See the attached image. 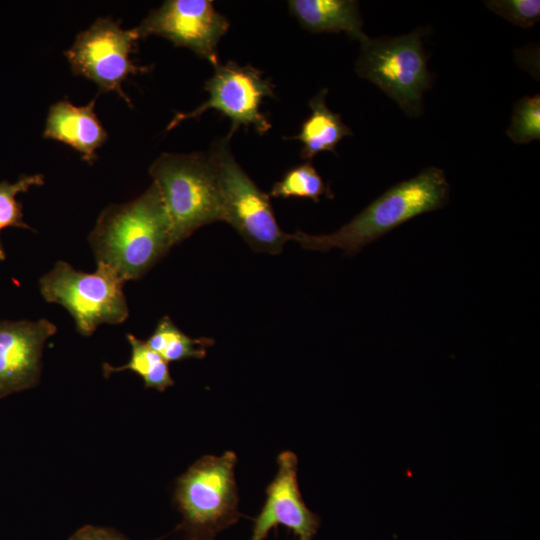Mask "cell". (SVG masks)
Masks as SVG:
<instances>
[{
  "label": "cell",
  "instance_id": "cell-1",
  "mask_svg": "<svg viewBox=\"0 0 540 540\" xmlns=\"http://www.w3.org/2000/svg\"><path fill=\"white\" fill-rule=\"evenodd\" d=\"M89 242L96 262L111 268L121 280L141 278L174 246L158 187L152 182L136 199L107 206Z\"/></svg>",
  "mask_w": 540,
  "mask_h": 540
},
{
  "label": "cell",
  "instance_id": "cell-2",
  "mask_svg": "<svg viewBox=\"0 0 540 540\" xmlns=\"http://www.w3.org/2000/svg\"><path fill=\"white\" fill-rule=\"evenodd\" d=\"M449 193L445 172L427 167L391 186L338 230L319 235L296 231L290 234V240L307 250L326 252L338 248L353 256L409 220L443 208Z\"/></svg>",
  "mask_w": 540,
  "mask_h": 540
},
{
  "label": "cell",
  "instance_id": "cell-3",
  "mask_svg": "<svg viewBox=\"0 0 540 540\" xmlns=\"http://www.w3.org/2000/svg\"><path fill=\"white\" fill-rule=\"evenodd\" d=\"M149 174L168 214L174 245L202 226L223 221L219 182L209 153H163Z\"/></svg>",
  "mask_w": 540,
  "mask_h": 540
},
{
  "label": "cell",
  "instance_id": "cell-4",
  "mask_svg": "<svg viewBox=\"0 0 540 540\" xmlns=\"http://www.w3.org/2000/svg\"><path fill=\"white\" fill-rule=\"evenodd\" d=\"M233 451L205 455L175 483L174 502L182 515L178 529L189 540H214L240 519Z\"/></svg>",
  "mask_w": 540,
  "mask_h": 540
},
{
  "label": "cell",
  "instance_id": "cell-5",
  "mask_svg": "<svg viewBox=\"0 0 540 540\" xmlns=\"http://www.w3.org/2000/svg\"><path fill=\"white\" fill-rule=\"evenodd\" d=\"M425 33L419 27L400 36H366L355 63L357 75L377 86L409 117L423 114V96L434 80L427 66Z\"/></svg>",
  "mask_w": 540,
  "mask_h": 540
},
{
  "label": "cell",
  "instance_id": "cell-6",
  "mask_svg": "<svg viewBox=\"0 0 540 540\" xmlns=\"http://www.w3.org/2000/svg\"><path fill=\"white\" fill-rule=\"evenodd\" d=\"M228 135L214 141L209 153L223 206L231 225L256 252L279 254L290 234L277 223L269 194L263 192L235 160Z\"/></svg>",
  "mask_w": 540,
  "mask_h": 540
},
{
  "label": "cell",
  "instance_id": "cell-7",
  "mask_svg": "<svg viewBox=\"0 0 540 540\" xmlns=\"http://www.w3.org/2000/svg\"><path fill=\"white\" fill-rule=\"evenodd\" d=\"M124 281L108 266L97 263L93 273L58 261L41 277L40 292L47 302L58 303L72 316L78 333L92 335L101 324L117 325L129 315Z\"/></svg>",
  "mask_w": 540,
  "mask_h": 540
},
{
  "label": "cell",
  "instance_id": "cell-8",
  "mask_svg": "<svg viewBox=\"0 0 540 540\" xmlns=\"http://www.w3.org/2000/svg\"><path fill=\"white\" fill-rule=\"evenodd\" d=\"M208 98L190 112H178L167 126V131L182 121L200 117L208 110H215L230 120L229 137L241 127H253L263 135L272 125L261 111L264 98L274 97L271 79L264 78L262 71L251 65H239L229 60L214 67L213 75L204 85Z\"/></svg>",
  "mask_w": 540,
  "mask_h": 540
},
{
  "label": "cell",
  "instance_id": "cell-9",
  "mask_svg": "<svg viewBox=\"0 0 540 540\" xmlns=\"http://www.w3.org/2000/svg\"><path fill=\"white\" fill-rule=\"evenodd\" d=\"M138 39L136 28L125 30L112 18L101 17L76 36L65 56L74 75L93 81L101 92L117 93L131 105L122 84L129 75L148 71L131 59Z\"/></svg>",
  "mask_w": 540,
  "mask_h": 540
},
{
  "label": "cell",
  "instance_id": "cell-10",
  "mask_svg": "<svg viewBox=\"0 0 540 540\" xmlns=\"http://www.w3.org/2000/svg\"><path fill=\"white\" fill-rule=\"evenodd\" d=\"M230 27L211 0H167L151 10L135 27L139 37H163L186 47L213 67L219 64L217 47Z\"/></svg>",
  "mask_w": 540,
  "mask_h": 540
},
{
  "label": "cell",
  "instance_id": "cell-11",
  "mask_svg": "<svg viewBox=\"0 0 540 540\" xmlns=\"http://www.w3.org/2000/svg\"><path fill=\"white\" fill-rule=\"evenodd\" d=\"M277 464V473L266 488L264 505L253 519L250 540H265L278 525L292 530L298 540H312L321 519L306 506L302 498L297 477V456L291 451H283L277 457Z\"/></svg>",
  "mask_w": 540,
  "mask_h": 540
},
{
  "label": "cell",
  "instance_id": "cell-12",
  "mask_svg": "<svg viewBox=\"0 0 540 540\" xmlns=\"http://www.w3.org/2000/svg\"><path fill=\"white\" fill-rule=\"evenodd\" d=\"M56 330L47 319L0 321V398L38 384L43 347Z\"/></svg>",
  "mask_w": 540,
  "mask_h": 540
},
{
  "label": "cell",
  "instance_id": "cell-13",
  "mask_svg": "<svg viewBox=\"0 0 540 540\" xmlns=\"http://www.w3.org/2000/svg\"><path fill=\"white\" fill-rule=\"evenodd\" d=\"M94 107L95 99L84 106H76L68 100L57 101L49 109L43 137L70 146L84 161L93 163L96 151L108 138Z\"/></svg>",
  "mask_w": 540,
  "mask_h": 540
},
{
  "label": "cell",
  "instance_id": "cell-14",
  "mask_svg": "<svg viewBox=\"0 0 540 540\" xmlns=\"http://www.w3.org/2000/svg\"><path fill=\"white\" fill-rule=\"evenodd\" d=\"M288 9L301 27L313 33H345L361 42L363 18L355 0H289Z\"/></svg>",
  "mask_w": 540,
  "mask_h": 540
},
{
  "label": "cell",
  "instance_id": "cell-15",
  "mask_svg": "<svg viewBox=\"0 0 540 540\" xmlns=\"http://www.w3.org/2000/svg\"><path fill=\"white\" fill-rule=\"evenodd\" d=\"M328 89L323 88L309 101L311 114L302 123L297 135L291 137L302 144L300 155L310 161L324 151L336 153L338 143L352 130L342 121L340 114L333 112L326 104Z\"/></svg>",
  "mask_w": 540,
  "mask_h": 540
},
{
  "label": "cell",
  "instance_id": "cell-16",
  "mask_svg": "<svg viewBox=\"0 0 540 540\" xmlns=\"http://www.w3.org/2000/svg\"><path fill=\"white\" fill-rule=\"evenodd\" d=\"M145 342L168 363L203 359L207 349L214 344L211 338L188 336L168 316H163L158 321L155 330Z\"/></svg>",
  "mask_w": 540,
  "mask_h": 540
},
{
  "label": "cell",
  "instance_id": "cell-17",
  "mask_svg": "<svg viewBox=\"0 0 540 540\" xmlns=\"http://www.w3.org/2000/svg\"><path fill=\"white\" fill-rule=\"evenodd\" d=\"M127 340L131 347L129 361L117 367L104 363L103 374L105 377H109L113 373L130 370L142 378L146 388L163 392L174 385L167 361L152 350L145 341L138 339L134 335L127 334Z\"/></svg>",
  "mask_w": 540,
  "mask_h": 540
},
{
  "label": "cell",
  "instance_id": "cell-18",
  "mask_svg": "<svg viewBox=\"0 0 540 540\" xmlns=\"http://www.w3.org/2000/svg\"><path fill=\"white\" fill-rule=\"evenodd\" d=\"M324 194L330 195L329 188L312 163L308 161L288 170L273 185L269 196L284 199H311L319 202Z\"/></svg>",
  "mask_w": 540,
  "mask_h": 540
},
{
  "label": "cell",
  "instance_id": "cell-19",
  "mask_svg": "<svg viewBox=\"0 0 540 540\" xmlns=\"http://www.w3.org/2000/svg\"><path fill=\"white\" fill-rule=\"evenodd\" d=\"M43 183L42 174L23 175L14 183L0 181V232L7 227L31 230V227L23 220L22 205L16 200V196ZM5 259L6 253L0 240V261Z\"/></svg>",
  "mask_w": 540,
  "mask_h": 540
},
{
  "label": "cell",
  "instance_id": "cell-20",
  "mask_svg": "<svg viewBox=\"0 0 540 540\" xmlns=\"http://www.w3.org/2000/svg\"><path fill=\"white\" fill-rule=\"evenodd\" d=\"M507 136L517 144L540 139V95L524 96L513 107Z\"/></svg>",
  "mask_w": 540,
  "mask_h": 540
},
{
  "label": "cell",
  "instance_id": "cell-21",
  "mask_svg": "<svg viewBox=\"0 0 540 540\" xmlns=\"http://www.w3.org/2000/svg\"><path fill=\"white\" fill-rule=\"evenodd\" d=\"M485 4L495 14L522 28H530L540 20L539 0H489Z\"/></svg>",
  "mask_w": 540,
  "mask_h": 540
},
{
  "label": "cell",
  "instance_id": "cell-22",
  "mask_svg": "<svg viewBox=\"0 0 540 540\" xmlns=\"http://www.w3.org/2000/svg\"><path fill=\"white\" fill-rule=\"evenodd\" d=\"M68 540H130L119 532L92 525H86L78 529ZM154 540H161L154 539Z\"/></svg>",
  "mask_w": 540,
  "mask_h": 540
}]
</instances>
